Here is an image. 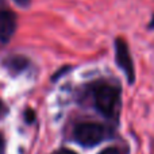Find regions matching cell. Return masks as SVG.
I'll use <instances>...</instances> for the list:
<instances>
[{
  "label": "cell",
  "instance_id": "1",
  "mask_svg": "<svg viewBox=\"0 0 154 154\" xmlns=\"http://www.w3.org/2000/svg\"><path fill=\"white\" fill-rule=\"evenodd\" d=\"M95 107L104 116H114L119 104V91L111 84L97 82L92 88Z\"/></svg>",
  "mask_w": 154,
  "mask_h": 154
},
{
  "label": "cell",
  "instance_id": "2",
  "mask_svg": "<svg viewBox=\"0 0 154 154\" xmlns=\"http://www.w3.org/2000/svg\"><path fill=\"white\" fill-rule=\"evenodd\" d=\"M106 137V130L97 123H81L75 130V138L80 145L92 147L100 143Z\"/></svg>",
  "mask_w": 154,
  "mask_h": 154
},
{
  "label": "cell",
  "instance_id": "3",
  "mask_svg": "<svg viewBox=\"0 0 154 154\" xmlns=\"http://www.w3.org/2000/svg\"><path fill=\"white\" fill-rule=\"evenodd\" d=\"M115 60H116L118 66L127 76L128 82H134L135 70H134L133 58H131V56H130L127 43H126L125 39H122V38H118V39L115 41Z\"/></svg>",
  "mask_w": 154,
  "mask_h": 154
},
{
  "label": "cell",
  "instance_id": "4",
  "mask_svg": "<svg viewBox=\"0 0 154 154\" xmlns=\"http://www.w3.org/2000/svg\"><path fill=\"white\" fill-rule=\"evenodd\" d=\"M16 30V16L11 11H0V42L8 43Z\"/></svg>",
  "mask_w": 154,
  "mask_h": 154
},
{
  "label": "cell",
  "instance_id": "5",
  "mask_svg": "<svg viewBox=\"0 0 154 154\" xmlns=\"http://www.w3.org/2000/svg\"><path fill=\"white\" fill-rule=\"evenodd\" d=\"M27 61L24 57H11L8 61V68L12 70H22L26 66Z\"/></svg>",
  "mask_w": 154,
  "mask_h": 154
},
{
  "label": "cell",
  "instance_id": "6",
  "mask_svg": "<svg viewBox=\"0 0 154 154\" xmlns=\"http://www.w3.org/2000/svg\"><path fill=\"white\" fill-rule=\"evenodd\" d=\"M99 154H120V152L116 147H107V149H104L103 152H100Z\"/></svg>",
  "mask_w": 154,
  "mask_h": 154
},
{
  "label": "cell",
  "instance_id": "7",
  "mask_svg": "<svg viewBox=\"0 0 154 154\" xmlns=\"http://www.w3.org/2000/svg\"><path fill=\"white\" fill-rule=\"evenodd\" d=\"M14 2H15L18 5H20V7H27L31 0H14Z\"/></svg>",
  "mask_w": 154,
  "mask_h": 154
},
{
  "label": "cell",
  "instance_id": "8",
  "mask_svg": "<svg viewBox=\"0 0 154 154\" xmlns=\"http://www.w3.org/2000/svg\"><path fill=\"white\" fill-rule=\"evenodd\" d=\"M34 118H35L34 111L29 109V111H27V114H26V120H27V122H32V119H34Z\"/></svg>",
  "mask_w": 154,
  "mask_h": 154
},
{
  "label": "cell",
  "instance_id": "9",
  "mask_svg": "<svg viewBox=\"0 0 154 154\" xmlns=\"http://www.w3.org/2000/svg\"><path fill=\"white\" fill-rule=\"evenodd\" d=\"M57 154H76L73 150H69V149H62V150H60Z\"/></svg>",
  "mask_w": 154,
  "mask_h": 154
},
{
  "label": "cell",
  "instance_id": "10",
  "mask_svg": "<svg viewBox=\"0 0 154 154\" xmlns=\"http://www.w3.org/2000/svg\"><path fill=\"white\" fill-rule=\"evenodd\" d=\"M149 27H150V29H153V30H154V16H153V19H152V22H150V24H149Z\"/></svg>",
  "mask_w": 154,
  "mask_h": 154
},
{
  "label": "cell",
  "instance_id": "11",
  "mask_svg": "<svg viewBox=\"0 0 154 154\" xmlns=\"http://www.w3.org/2000/svg\"><path fill=\"white\" fill-rule=\"evenodd\" d=\"M2 150H3V139L0 137V153H2Z\"/></svg>",
  "mask_w": 154,
  "mask_h": 154
},
{
  "label": "cell",
  "instance_id": "12",
  "mask_svg": "<svg viewBox=\"0 0 154 154\" xmlns=\"http://www.w3.org/2000/svg\"><path fill=\"white\" fill-rule=\"evenodd\" d=\"M0 107H2V104H0Z\"/></svg>",
  "mask_w": 154,
  "mask_h": 154
}]
</instances>
